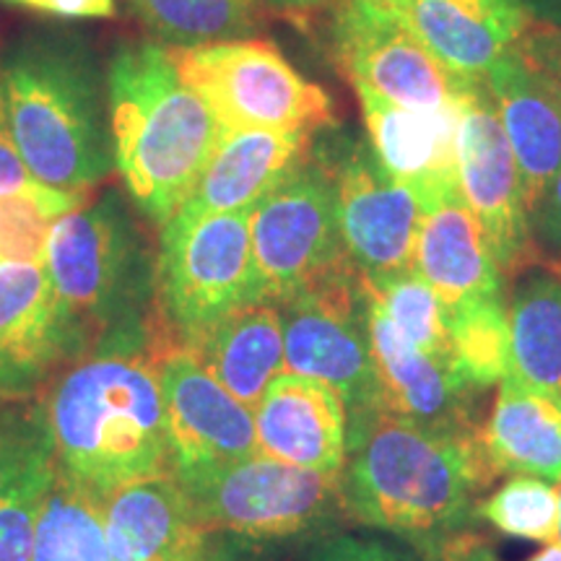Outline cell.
<instances>
[{
	"label": "cell",
	"instance_id": "6da1fadb",
	"mask_svg": "<svg viewBox=\"0 0 561 561\" xmlns=\"http://www.w3.org/2000/svg\"><path fill=\"white\" fill-rule=\"evenodd\" d=\"M496 471L479 432L437 430L385 409L348 413L339 476L346 517L434 553L476 517Z\"/></svg>",
	"mask_w": 561,
	"mask_h": 561
},
{
	"label": "cell",
	"instance_id": "7a4b0ae2",
	"mask_svg": "<svg viewBox=\"0 0 561 561\" xmlns=\"http://www.w3.org/2000/svg\"><path fill=\"white\" fill-rule=\"evenodd\" d=\"M159 333L161 328L100 341L42 396L60 471L102 500L172 473L157 371Z\"/></svg>",
	"mask_w": 561,
	"mask_h": 561
},
{
	"label": "cell",
	"instance_id": "3957f363",
	"mask_svg": "<svg viewBox=\"0 0 561 561\" xmlns=\"http://www.w3.org/2000/svg\"><path fill=\"white\" fill-rule=\"evenodd\" d=\"M13 144L39 185L87 195L115 170L107 76L87 39L34 32L0 58Z\"/></svg>",
	"mask_w": 561,
	"mask_h": 561
},
{
	"label": "cell",
	"instance_id": "277c9868",
	"mask_svg": "<svg viewBox=\"0 0 561 561\" xmlns=\"http://www.w3.org/2000/svg\"><path fill=\"white\" fill-rule=\"evenodd\" d=\"M110 133L125 193L161 229L191 198L224 136L167 47L125 42L107 68Z\"/></svg>",
	"mask_w": 561,
	"mask_h": 561
},
{
	"label": "cell",
	"instance_id": "5b68a950",
	"mask_svg": "<svg viewBox=\"0 0 561 561\" xmlns=\"http://www.w3.org/2000/svg\"><path fill=\"white\" fill-rule=\"evenodd\" d=\"M45 271L91 346L159 328L157 255L117 191L55 221Z\"/></svg>",
	"mask_w": 561,
	"mask_h": 561
},
{
	"label": "cell",
	"instance_id": "8992f818",
	"mask_svg": "<svg viewBox=\"0 0 561 561\" xmlns=\"http://www.w3.org/2000/svg\"><path fill=\"white\" fill-rule=\"evenodd\" d=\"M252 301L265 299L252 255L250 210L201 216L178 210L159 237V325L187 343Z\"/></svg>",
	"mask_w": 561,
	"mask_h": 561
},
{
	"label": "cell",
	"instance_id": "52a82bcc",
	"mask_svg": "<svg viewBox=\"0 0 561 561\" xmlns=\"http://www.w3.org/2000/svg\"><path fill=\"white\" fill-rule=\"evenodd\" d=\"M180 79L191 87L224 130L331 128L333 102L307 81L265 39L221 42L206 47H167Z\"/></svg>",
	"mask_w": 561,
	"mask_h": 561
},
{
	"label": "cell",
	"instance_id": "ba28073f",
	"mask_svg": "<svg viewBox=\"0 0 561 561\" xmlns=\"http://www.w3.org/2000/svg\"><path fill=\"white\" fill-rule=\"evenodd\" d=\"M208 533L291 538L346 515L339 476L273 460L268 455L174 473Z\"/></svg>",
	"mask_w": 561,
	"mask_h": 561
},
{
	"label": "cell",
	"instance_id": "9c48e42d",
	"mask_svg": "<svg viewBox=\"0 0 561 561\" xmlns=\"http://www.w3.org/2000/svg\"><path fill=\"white\" fill-rule=\"evenodd\" d=\"M289 375L339 390L348 413L377 409V377L367 333V284L354 263L278 305Z\"/></svg>",
	"mask_w": 561,
	"mask_h": 561
},
{
	"label": "cell",
	"instance_id": "30bf717a",
	"mask_svg": "<svg viewBox=\"0 0 561 561\" xmlns=\"http://www.w3.org/2000/svg\"><path fill=\"white\" fill-rule=\"evenodd\" d=\"M263 299L280 305L351 257L343 248L331 170L314 149L250 210Z\"/></svg>",
	"mask_w": 561,
	"mask_h": 561
},
{
	"label": "cell",
	"instance_id": "8fae6325",
	"mask_svg": "<svg viewBox=\"0 0 561 561\" xmlns=\"http://www.w3.org/2000/svg\"><path fill=\"white\" fill-rule=\"evenodd\" d=\"M331 9L333 55L351 87L405 110L450 112L479 83L450 73L382 0H335Z\"/></svg>",
	"mask_w": 561,
	"mask_h": 561
},
{
	"label": "cell",
	"instance_id": "7c38bea8",
	"mask_svg": "<svg viewBox=\"0 0 561 561\" xmlns=\"http://www.w3.org/2000/svg\"><path fill=\"white\" fill-rule=\"evenodd\" d=\"M312 149L331 170L343 248L367 278L413 271L416 237L426 201L382 170L369 140L356 136L312 138Z\"/></svg>",
	"mask_w": 561,
	"mask_h": 561
},
{
	"label": "cell",
	"instance_id": "4fadbf2b",
	"mask_svg": "<svg viewBox=\"0 0 561 561\" xmlns=\"http://www.w3.org/2000/svg\"><path fill=\"white\" fill-rule=\"evenodd\" d=\"M458 185L502 273L538 263L541 250L533 240L520 170L483 81L468 91L460 107Z\"/></svg>",
	"mask_w": 561,
	"mask_h": 561
},
{
	"label": "cell",
	"instance_id": "5bb4252c",
	"mask_svg": "<svg viewBox=\"0 0 561 561\" xmlns=\"http://www.w3.org/2000/svg\"><path fill=\"white\" fill-rule=\"evenodd\" d=\"M89 348V335L62 310L45 265L0 263V401L42 398Z\"/></svg>",
	"mask_w": 561,
	"mask_h": 561
},
{
	"label": "cell",
	"instance_id": "9a60e30c",
	"mask_svg": "<svg viewBox=\"0 0 561 561\" xmlns=\"http://www.w3.org/2000/svg\"><path fill=\"white\" fill-rule=\"evenodd\" d=\"M157 371L164 398L172 473L224 466L257 453L252 409L237 401L193 351L161 328Z\"/></svg>",
	"mask_w": 561,
	"mask_h": 561
},
{
	"label": "cell",
	"instance_id": "2e32d148",
	"mask_svg": "<svg viewBox=\"0 0 561 561\" xmlns=\"http://www.w3.org/2000/svg\"><path fill=\"white\" fill-rule=\"evenodd\" d=\"M367 284V280H364ZM367 333L377 377V409L437 426L479 432L476 392L455 371L421 351L392 325L388 312L367 286Z\"/></svg>",
	"mask_w": 561,
	"mask_h": 561
},
{
	"label": "cell",
	"instance_id": "e0dca14e",
	"mask_svg": "<svg viewBox=\"0 0 561 561\" xmlns=\"http://www.w3.org/2000/svg\"><path fill=\"white\" fill-rule=\"evenodd\" d=\"M257 453L289 466L341 476L348 445V405L331 385L284 375L252 409Z\"/></svg>",
	"mask_w": 561,
	"mask_h": 561
},
{
	"label": "cell",
	"instance_id": "ac0fdd59",
	"mask_svg": "<svg viewBox=\"0 0 561 561\" xmlns=\"http://www.w3.org/2000/svg\"><path fill=\"white\" fill-rule=\"evenodd\" d=\"M60 466L45 401H0V561H26Z\"/></svg>",
	"mask_w": 561,
	"mask_h": 561
},
{
	"label": "cell",
	"instance_id": "d6986e66",
	"mask_svg": "<svg viewBox=\"0 0 561 561\" xmlns=\"http://www.w3.org/2000/svg\"><path fill=\"white\" fill-rule=\"evenodd\" d=\"M421 45L462 81H483L530 24L523 0H396Z\"/></svg>",
	"mask_w": 561,
	"mask_h": 561
},
{
	"label": "cell",
	"instance_id": "ffe728a7",
	"mask_svg": "<svg viewBox=\"0 0 561 561\" xmlns=\"http://www.w3.org/2000/svg\"><path fill=\"white\" fill-rule=\"evenodd\" d=\"M354 91L359 94L371 153L390 178L421 193L426 206L458 187L460 110H405L364 87Z\"/></svg>",
	"mask_w": 561,
	"mask_h": 561
},
{
	"label": "cell",
	"instance_id": "44dd1931",
	"mask_svg": "<svg viewBox=\"0 0 561 561\" xmlns=\"http://www.w3.org/2000/svg\"><path fill=\"white\" fill-rule=\"evenodd\" d=\"M413 271L432 286L447 312L471 301L507 299L504 273L481 224L462 201L460 185L426 206L416 237Z\"/></svg>",
	"mask_w": 561,
	"mask_h": 561
},
{
	"label": "cell",
	"instance_id": "7402d4cb",
	"mask_svg": "<svg viewBox=\"0 0 561 561\" xmlns=\"http://www.w3.org/2000/svg\"><path fill=\"white\" fill-rule=\"evenodd\" d=\"M104 533L112 561H208V530L174 473L110 494Z\"/></svg>",
	"mask_w": 561,
	"mask_h": 561
},
{
	"label": "cell",
	"instance_id": "603a6c76",
	"mask_svg": "<svg viewBox=\"0 0 561 561\" xmlns=\"http://www.w3.org/2000/svg\"><path fill=\"white\" fill-rule=\"evenodd\" d=\"M312 138V130H224L180 210L195 216L252 210L307 159Z\"/></svg>",
	"mask_w": 561,
	"mask_h": 561
},
{
	"label": "cell",
	"instance_id": "cb8c5ba5",
	"mask_svg": "<svg viewBox=\"0 0 561 561\" xmlns=\"http://www.w3.org/2000/svg\"><path fill=\"white\" fill-rule=\"evenodd\" d=\"M483 83L515 153L525 206L533 216L561 170V104L530 73L515 47L489 68Z\"/></svg>",
	"mask_w": 561,
	"mask_h": 561
},
{
	"label": "cell",
	"instance_id": "d4e9b609",
	"mask_svg": "<svg viewBox=\"0 0 561 561\" xmlns=\"http://www.w3.org/2000/svg\"><path fill=\"white\" fill-rule=\"evenodd\" d=\"M481 447L496 473L561 481V398L504 375Z\"/></svg>",
	"mask_w": 561,
	"mask_h": 561
},
{
	"label": "cell",
	"instance_id": "484cf974",
	"mask_svg": "<svg viewBox=\"0 0 561 561\" xmlns=\"http://www.w3.org/2000/svg\"><path fill=\"white\" fill-rule=\"evenodd\" d=\"M182 346L248 409H255L271 382L286 371L284 328L273 301L244 305Z\"/></svg>",
	"mask_w": 561,
	"mask_h": 561
},
{
	"label": "cell",
	"instance_id": "4316f807",
	"mask_svg": "<svg viewBox=\"0 0 561 561\" xmlns=\"http://www.w3.org/2000/svg\"><path fill=\"white\" fill-rule=\"evenodd\" d=\"M510 375L561 398V276L536 271L510 301Z\"/></svg>",
	"mask_w": 561,
	"mask_h": 561
},
{
	"label": "cell",
	"instance_id": "83f0119b",
	"mask_svg": "<svg viewBox=\"0 0 561 561\" xmlns=\"http://www.w3.org/2000/svg\"><path fill=\"white\" fill-rule=\"evenodd\" d=\"M153 39L167 47H206L250 39L263 26L261 0H128Z\"/></svg>",
	"mask_w": 561,
	"mask_h": 561
},
{
	"label": "cell",
	"instance_id": "f1b7e54d",
	"mask_svg": "<svg viewBox=\"0 0 561 561\" xmlns=\"http://www.w3.org/2000/svg\"><path fill=\"white\" fill-rule=\"evenodd\" d=\"M26 561H112L102 496L60 471L34 525Z\"/></svg>",
	"mask_w": 561,
	"mask_h": 561
},
{
	"label": "cell",
	"instance_id": "f546056e",
	"mask_svg": "<svg viewBox=\"0 0 561 561\" xmlns=\"http://www.w3.org/2000/svg\"><path fill=\"white\" fill-rule=\"evenodd\" d=\"M455 371L476 392L500 385L510 369V305L507 299L471 301L447 312Z\"/></svg>",
	"mask_w": 561,
	"mask_h": 561
},
{
	"label": "cell",
	"instance_id": "4dcf8cb0",
	"mask_svg": "<svg viewBox=\"0 0 561 561\" xmlns=\"http://www.w3.org/2000/svg\"><path fill=\"white\" fill-rule=\"evenodd\" d=\"M367 286L375 294L382 310L388 312L392 325L409 339L413 346L447 364L455 371L450 320L442 299L432 291V286L416 271L398 273V276L367 278ZM458 375V371H455ZM460 377V375H458ZM462 380V377H460ZM468 385V382H466Z\"/></svg>",
	"mask_w": 561,
	"mask_h": 561
},
{
	"label": "cell",
	"instance_id": "1f68e13d",
	"mask_svg": "<svg viewBox=\"0 0 561 561\" xmlns=\"http://www.w3.org/2000/svg\"><path fill=\"white\" fill-rule=\"evenodd\" d=\"M476 517L502 536L559 543V491L551 481L536 476H510V481L483 496Z\"/></svg>",
	"mask_w": 561,
	"mask_h": 561
},
{
	"label": "cell",
	"instance_id": "d6a6232c",
	"mask_svg": "<svg viewBox=\"0 0 561 561\" xmlns=\"http://www.w3.org/2000/svg\"><path fill=\"white\" fill-rule=\"evenodd\" d=\"M87 203L81 193L42 187L0 198V263L45 265L50 231L60 216Z\"/></svg>",
	"mask_w": 561,
	"mask_h": 561
},
{
	"label": "cell",
	"instance_id": "836d02e7",
	"mask_svg": "<svg viewBox=\"0 0 561 561\" xmlns=\"http://www.w3.org/2000/svg\"><path fill=\"white\" fill-rule=\"evenodd\" d=\"M515 50L541 87L549 89L553 100L561 104V30L530 19Z\"/></svg>",
	"mask_w": 561,
	"mask_h": 561
},
{
	"label": "cell",
	"instance_id": "e575fe53",
	"mask_svg": "<svg viewBox=\"0 0 561 561\" xmlns=\"http://www.w3.org/2000/svg\"><path fill=\"white\" fill-rule=\"evenodd\" d=\"M42 187L45 185H39V182L32 178L24 159H21L16 144H13L9 112H5L3 79H0V198H3V195L34 193L42 191Z\"/></svg>",
	"mask_w": 561,
	"mask_h": 561
},
{
	"label": "cell",
	"instance_id": "d590c367",
	"mask_svg": "<svg viewBox=\"0 0 561 561\" xmlns=\"http://www.w3.org/2000/svg\"><path fill=\"white\" fill-rule=\"evenodd\" d=\"M310 561H424L416 553H409L396 546L371 541V538H354V536H341L320 546L312 553Z\"/></svg>",
	"mask_w": 561,
	"mask_h": 561
},
{
	"label": "cell",
	"instance_id": "8d00e7d4",
	"mask_svg": "<svg viewBox=\"0 0 561 561\" xmlns=\"http://www.w3.org/2000/svg\"><path fill=\"white\" fill-rule=\"evenodd\" d=\"M530 229L538 250H546L561 265V170L553 178L549 193L533 210Z\"/></svg>",
	"mask_w": 561,
	"mask_h": 561
},
{
	"label": "cell",
	"instance_id": "74e56055",
	"mask_svg": "<svg viewBox=\"0 0 561 561\" xmlns=\"http://www.w3.org/2000/svg\"><path fill=\"white\" fill-rule=\"evenodd\" d=\"M24 5L62 19H112L117 11L115 0H24Z\"/></svg>",
	"mask_w": 561,
	"mask_h": 561
},
{
	"label": "cell",
	"instance_id": "f35d334b",
	"mask_svg": "<svg viewBox=\"0 0 561 561\" xmlns=\"http://www.w3.org/2000/svg\"><path fill=\"white\" fill-rule=\"evenodd\" d=\"M437 559L439 561H500L496 559V553L491 551V546H486L473 536H462V533L442 546L437 551Z\"/></svg>",
	"mask_w": 561,
	"mask_h": 561
},
{
	"label": "cell",
	"instance_id": "ab89813d",
	"mask_svg": "<svg viewBox=\"0 0 561 561\" xmlns=\"http://www.w3.org/2000/svg\"><path fill=\"white\" fill-rule=\"evenodd\" d=\"M523 5L533 21L561 30V0H523Z\"/></svg>",
	"mask_w": 561,
	"mask_h": 561
},
{
	"label": "cell",
	"instance_id": "60d3db41",
	"mask_svg": "<svg viewBox=\"0 0 561 561\" xmlns=\"http://www.w3.org/2000/svg\"><path fill=\"white\" fill-rule=\"evenodd\" d=\"M261 3L271 5V9L294 13V16H307V13L331 9L335 0H261Z\"/></svg>",
	"mask_w": 561,
	"mask_h": 561
},
{
	"label": "cell",
	"instance_id": "b9f144b4",
	"mask_svg": "<svg viewBox=\"0 0 561 561\" xmlns=\"http://www.w3.org/2000/svg\"><path fill=\"white\" fill-rule=\"evenodd\" d=\"M528 561H561V543H546L543 549Z\"/></svg>",
	"mask_w": 561,
	"mask_h": 561
},
{
	"label": "cell",
	"instance_id": "7bdbcfd3",
	"mask_svg": "<svg viewBox=\"0 0 561 561\" xmlns=\"http://www.w3.org/2000/svg\"><path fill=\"white\" fill-rule=\"evenodd\" d=\"M557 491H559V543H561V481H559Z\"/></svg>",
	"mask_w": 561,
	"mask_h": 561
},
{
	"label": "cell",
	"instance_id": "ee69618b",
	"mask_svg": "<svg viewBox=\"0 0 561 561\" xmlns=\"http://www.w3.org/2000/svg\"><path fill=\"white\" fill-rule=\"evenodd\" d=\"M11 3H19V5H24V0H11Z\"/></svg>",
	"mask_w": 561,
	"mask_h": 561
},
{
	"label": "cell",
	"instance_id": "f6af8a7d",
	"mask_svg": "<svg viewBox=\"0 0 561 561\" xmlns=\"http://www.w3.org/2000/svg\"><path fill=\"white\" fill-rule=\"evenodd\" d=\"M382 3H388V5H390V3H396V0H382Z\"/></svg>",
	"mask_w": 561,
	"mask_h": 561
}]
</instances>
